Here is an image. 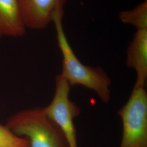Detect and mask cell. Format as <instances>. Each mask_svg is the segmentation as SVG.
I'll return each instance as SVG.
<instances>
[{
  "label": "cell",
  "mask_w": 147,
  "mask_h": 147,
  "mask_svg": "<svg viewBox=\"0 0 147 147\" xmlns=\"http://www.w3.org/2000/svg\"><path fill=\"white\" fill-rule=\"evenodd\" d=\"M63 16L60 14L56 15L53 21L62 56V72L60 75L70 87L83 86L94 91L104 103L109 102L111 99L110 77L100 67L86 65L77 57L64 30Z\"/></svg>",
  "instance_id": "cell-1"
},
{
  "label": "cell",
  "mask_w": 147,
  "mask_h": 147,
  "mask_svg": "<svg viewBox=\"0 0 147 147\" xmlns=\"http://www.w3.org/2000/svg\"><path fill=\"white\" fill-rule=\"evenodd\" d=\"M6 126L16 135L26 138L29 147H69L63 132L43 109L20 112Z\"/></svg>",
  "instance_id": "cell-2"
},
{
  "label": "cell",
  "mask_w": 147,
  "mask_h": 147,
  "mask_svg": "<svg viewBox=\"0 0 147 147\" xmlns=\"http://www.w3.org/2000/svg\"><path fill=\"white\" fill-rule=\"evenodd\" d=\"M118 115L122 121L119 147H147V93L145 87H134Z\"/></svg>",
  "instance_id": "cell-3"
},
{
  "label": "cell",
  "mask_w": 147,
  "mask_h": 147,
  "mask_svg": "<svg viewBox=\"0 0 147 147\" xmlns=\"http://www.w3.org/2000/svg\"><path fill=\"white\" fill-rule=\"evenodd\" d=\"M55 83L53 100L43 110L63 132L69 147H79L74 120L80 115V110L70 100L69 96L71 87L60 74L56 76Z\"/></svg>",
  "instance_id": "cell-4"
},
{
  "label": "cell",
  "mask_w": 147,
  "mask_h": 147,
  "mask_svg": "<svg viewBox=\"0 0 147 147\" xmlns=\"http://www.w3.org/2000/svg\"><path fill=\"white\" fill-rule=\"evenodd\" d=\"M67 0H20L27 28L42 30L53 22L56 15H64Z\"/></svg>",
  "instance_id": "cell-5"
},
{
  "label": "cell",
  "mask_w": 147,
  "mask_h": 147,
  "mask_svg": "<svg viewBox=\"0 0 147 147\" xmlns=\"http://www.w3.org/2000/svg\"><path fill=\"white\" fill-rule=\"evenodd\" d=\"M125 63L136 73L134 86L145 87L147 81V29L137 30L127 49Z\"/></svg>",
  "instance_id": "cell-6"
},
{
  "label": "cell",
  "mask_w": 147,
  "mask_h": 147,
  "mask_svg": "<svg viewBox=\"0 0 147 147\" xmlns=\"http://www.w3.org/2000/svg\"><path fill=\"white\" fill-rule=\"evenodd\" d=\"M26 28L20 0H0V38L22 37Z\"/></svg>",
  "instance_id": "cell-7"
},
{
  "label": "cell",
  "mask_w": 147,
  "mask_h": 147,
  "mask_svg": "<svg viewBox=\"0 0 147 147\" xmlns=\"http://www.w3.org/2000/svg\"><path fill=\"white\" fill-rule=\"evenodd\" d=\"M119 16L123 23L136 27V30L147 29V0L131 10L121 11Z\"/></svg>",
  "instance_id": "cell-8"
},
{
  "label": "cell",
  "mask_w": 147,
  "mask_h": 147,
  "mask_svg": "<svg viewBox=\"0 0 147 147\" xmlns=\"http://www.w3.org/2000/svg\"><path fill=\"white\" fill-rule=\"evenodd\" d=\"M0 147H29L25 137L19 136L7 127L0 125Z\"/></svg>",
  "instance_id": "cell-9"
}]
</instances>
